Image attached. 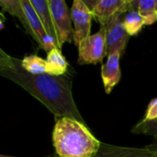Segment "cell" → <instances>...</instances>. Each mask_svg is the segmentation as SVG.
<instances>
[{
    "label": "cell",
    "instance_id": "13",
    "mask_svg": "<svg viewBox=\"0 0 157 157\" xmlns=\"http://www.w3.org/2000/svg\"><path fill=\"white\" fill-rule=\"evenodd\" d=\"M123 26L130 36H136L145 25L144 18L138 10H130L123 15Z\"/></svg>",
    "mask_w": 157,
    "mask_h": 157
},
{
    "label": "cell",
    "instance_id": "20",
    "mask_svg": "<svg viewBox=\"0 0 157 157\" xmlns=\"http://www.w3.org/2000/svg\"><path fill=\"white\" fill-rule=\"evenodd\" d=\"M0 157H16V156H9V155H1ZM46 157H60L58 155H49V156Z\"/></svg>",
    "mask_w": 157,
    "mask_h": 157
},
{
    "label": "cell",
    "instance_id": "7",
    "mask_svg": "<svg viewBox=\"0 0 157 157\" xmlns=\"http://www.w3.org/2000/svg\"><path fill=\"white\" fill-rule=\"evenodd\" d=\"M122 16L121 14L116 15L105 26L108 55L115 52H119L122 55L126 50L130 35L123 26Z\"/></svg>",
    "mask_w": 157,
    "mask_h": 157
},
{
    "label": "cell",
    "instance_id": "11",
    "mask_svg": "<svg viewBox=\"0 0 157 157\" xmlns=\"http://www.w3.org/2000/svg\"><path fill=\"white\" fill-rule=\"evenodd\" d=\"M46 62L48 65L47 74L54 76H62L66 75L69 64L64 56L62 54L60 49L53 48L51 50L47 53Z\"/></svg>",
    "mask_w": 157,
    "mask_h": 157
},
{
    "label": "cell",
    "instance_id": "18",
    "mask_svg": "<svg viewBox=\"0 0 157 157\" xmlns=\"http://www.w3.org/2000/svg\"><path fill=\"white\" fill-rule=\"evenodd\" d=\"M157 120V98H154L148 105L143 121H153Z\"/></svg>",
    "mask_w": 157,
    "mask_h": 157
},
{
    "label": "cell",
    "instance_id": "8",
    "mask_svg": "<svg viewBox=\"0 0 157 157\" xmlns=\"http://www.w3.org/2000/svg\"><path fill=\"white\" fill-rule=\"evenodd\" d=\"M130 10L131 0H98L92 15L100 26H106L116 15H123Z\"/></svg>",
    "mask_w": 157,
    "mask_h": 157
},
{
    "label": "cell",
    "instance_id": "15",
    "mask_svg": "<svg viewBox=\"0 0 157 157\" xmlns=\"http://www.w3.org/2000/svg\"><path fill=\"white\" fill-rule=\"evenodd\" d=\"M137 10L144 18L145 25L157 22V0H138Z\"/></svg>",
    "mask_w": 157,
    "mask_h": 157
},
{
    "label": "cell",
    "instance_id": "16",
    "mask_svg": "<svg viewBox=\"0 0 157 157\" xmlns=\"http://www.w3.org/2000/svg\"><path fill=\"white\" fill-rule=\"evenodd\" d=\"M133 134H144L153 137L157 144V120L153 121H141L132 129Z\"/></svg>",
    "mask_w": 157,
    "mask_h": 157
},
{
    "label": "cell",
    "instance_id": "17",
    "mask_svg": "<svg viewBox=\"0 0 157 157\" xmlns=\"http://www.w3.org/2000/svg\"><path fill=\"white\" fill-rule=\"evenodd\" d=\"M0 6L4 11L8 12L11 16L17 18L22 11L21 0H0Z\"/></svg>",
    "mask_w": 157,
    "mask_h": 157
},
{
    "label": "cell",
    "instance_id": "4",
    "mask_svg": "<svg viewBox=\"0 0 157 157\" xmlns=\"http://www.w3.org/2000/svg\"><path fill=\"white\" fill-rule=\"evenodd\" d=\"M108 55L106 29L100 26L98 32L91 34L78 45V64H97Z\"/></svg>",
    "mask_w": 157,
    "mask_h": 157
},
{
    "label": "cell",
    "instance_id": "14",
    "mask_svg": "<svg viewBox=\"0 0 157 157\" xmlns=\"http://www.w3.org/2000/svg\"><path fill=\"white\" fill-rule=\"evenodd\" d=\"M21 66L24 70L32 75H43L48 73L46 60L35 54L27 55L21 59Z\"/></svg>",
    "mask_w": 157,
    "mask_h": 157
},
{
    "label": "cell",
    "instance_id": "19",
    "mask_svg": "<svg viewBox=\"0 0 157 157\" xmlns=\"http://www.w3.org/2000/svg\"><path fill=\"white\" fill-rule=\"evenodd\" d=\"M137 157H157V144L144 146V150Z\"/></svg>",
    "mask_w": 157,
    "mask_h": 157
},
{
    "label": "cell",
    "instance_id": "9",
    "mask_svg": "<svg viewBox=\"0 0 157 157\" xmlns=\"http://www.w3.org/2000/svg\"><path fill=\"white\" fill-rule=\"evenodd\" d=\"M121 53L119 52L110 53L108 55L107 62L101 66V78L107 94H110L113 88L121 81Z\"/></svg>",
    "mask_w": 157,
    "mask_h": 157
},
{
    "label": "cell",
    "instance_id": "3",
    "mask_svg": "<svg viewBox=\"0 0 157 157\" xmlns=\"http://www.w3.org/2000/svg\"><path fill=\"white\" fill-rule=\"evenodd\" d=\"M22 11L18 17V20L26 31L34 39L40 48L44 50L47 53L53 48H57L55 42L46 34L44 28L34 10L29 0H21Z\"/></svg>",
    "mask_w": 157,
    "mask_h": 157
},
{
    "label": "cell",
    "instance_id": "1",
    "mask_svg": "<svg viewBox=\"0 0 157 157\" xmlns=\"http://www.w3.org/2000/svg\"><path fill=\"white\" fill-rule=\"evenodd\" d=\"M0 75L17 84L39 100L57 119L71 118L85 121L74 99L73 82L68 75H32L21 66V60L0 49Z\"/></svg>",
    "mask_w": 157,
    "mask_h": 157
},
{
    "label": "cell",
    "instance_id": "6",
    "mask_svg": "<svg viewBox=\"0 0 157 157\" xmlns=\"http://www.w3.org/2000/svg\"><path fill=\"white\" fill-rule=\"evenodd\" d=\"M71 17L74 23V43L78 47L86 38L91 35L92 11L84 0H75L71 7Z\"/></svg>",
    "mask_w": 157,
    "mask_h": 157
},
{
    "label": "cell",
    "instance_id": "10",
    "mask_svg": "<svg viewBox=\"0 0 157 157\" xmlns=\"http://www.w3.org/2000/svg\"><path fill=\"white\" fill-rule=\"evenodd\" d=\"M29 2L36 11L46 34L55 42L58 48V38L48 0H29Z\"/></svg>",
    "mask_w": 157,
    "mask_h": 157
},
{
    "label": "cell",
    "instance_id": "12",
    "mask_svg": "<svg viewBox=\"0 0 157 157\" xmlns=\"http://www.w3.org/2000/svg\"><path fill=\"white\" fill-rule=\"evenodd\" d=\"M144 147H123L108 144H102L95 157H137L142 154Z\"/></svg>",
    "mask_w": 157,
    "mask_h": 157
},
{
    "label": "cell",
    "instance_id": "2",
    "mask_svg": "<svg viewBox=\"0 0 157 157\" xmlns=\"http://www.w3.org/2000/svg\"><path fill=\"white\" fill-rule=\"evenodd\" d=\"M52 143L60 157H95L102 144L86 123L71 118L56 120Z\"/></svg>",
    "mask_w": 157,
    "mask_h": 157
},
{
    "label": "cell",
    "instance_id": "5",
    "mask_svg": "<svg viewBox=\"0 0 157 157\" xmlns=\"http://www.w3.org/2000/svg\"><path fill=\"white\" fill-rule=\"evenodd\" d=\"M48 3L58 38V48L61 50L65 42H74L71 11L63 0H48Z\"/></svg>",
    "mask_w": 157,
    "mask_h": 157
}]
</instances>
